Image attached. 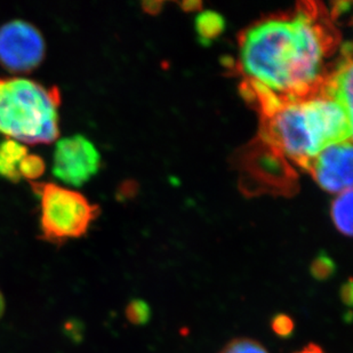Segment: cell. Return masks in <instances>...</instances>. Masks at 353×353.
<instances>
[{
  "label": "cell",
  "instance_id": "1",
  "mask_svg": "<svg viewBox=\"0 0 353 353\" xmlns=\"http://www.w3.org/2000/svg\"><path fill=\"white\" fill-rule=\"evenodd\" d=\"M332 37L316 10L299 8L245 31L239 64L256 93L280 100L310 95L323 78Z\"/></svg>",
  "mask_w": 353,
  "mask_h": 353
},
{
  "label": "cell",
  "instance_id": "2",
  "mask_svg": "<svg viewBox=\"0 0 353 353\" xmlns=\"http://www.w3.org/2000/svg\"><path fill=\"white\" fill-rule=\"evenodd\" d=\"M268 116V141L280 156L303 166L328 145L352 137V114L325 94L283 101Z\"/></svg>",
  "mask_w": 353,
  "mask_h": 353
},
{
  "label": "cell",
  "instance_id": "3",
  "mask_svg": "<svg viewBox=\"0 0 353 353\" xmlns=\"http://www.w3.org/2000/svg\"><path fill=\"white\" fill-rule=\"evenodd\" d=\"M60 90L27 78L0 77V133L24 144L59 137Z\"/></svg>",
  "mask_w": 353,
  "mask_h": 353
},
{
  "label": "cell",
  "instance_id": "4",
  "mask_svg": "<svg viewBox=\"0 0 353 353\" xmlns=\"http://www.w3.org/2000/svg\"><path fill=\"white\" fill-rule=\"evenodd\" d=\"M40 199V230L43 239L61 243L86 234L97 207L77 191L54 183L30 182Z\"/></svg>",
  "mask_w": 353,
  "mask_h": 353
},
{
  "label": "cell",
  "instance_id": "5",
  "mask_svg": "<svg viewBox=\"0 0 353 353\" xmlns=\"http://www.w3.org/2000/svg\"><path fill=\"white\" fill-rule=\"evenodd\" d=\"M45 40L32 24L14 20L0 28V64L12 72H29L45 57Z\"/></svg>",
  "mask_w": 353,
  "mask_h": 353
},
{
  "label": "cell",
  "instance_id": "6",
  "mask_svg": "<svg viewBox=\"0 0 353 353\" xmlns=\"http://www.w3.org/2000/svg\"><path fill=\"white\" fill-rule=\"evenodd\" d=\"M97 147L83 135L59 141L54 151L53 173L59 180L74 187L86 183L100 170Z\"/></svg>",
  "mask_w": 353,
  "mask_h": 353
},
{
  "label": "cell",
  "instance_id": "7",
  "mask_svg": "<svg viewBox=\"0 0 353 353\" xmlns=\"http://www.w3.org/2000/svg\"><path fill=\"white\" fill-rule=\"evenodd\" d=\"M319 187L330 194L352 190L353 149L351 141L332 144L320 151L309 166Z\"/></svg>",
  "mask_w": 353,
  "mask_h": 353
},
{
  "label": "cell",
  "instance_id": "8",
  "mask_svg": "<svg viewBox=\"0 0 353 353\" xmlns=\"http://www.w3.org/2000/svg\"><path fill=\"white\" fill-rule=\"evenodd\" d=\"M352 62L350 57L343 61L330 80L325 83L326 97L336 101L352 114Z\"/></svg>",
  "mask_w": 353,
  "mask_h": 353
},
{
  "label": "cell",
  "instance_id": "9",
  "mask_svg": "<svg viewBox=\"0 0 353 353\" xmlns=\"http://www.w3.org/2000/svg\"><path fill=\"white\" fill-rule=\"evenodd\" d=\"M28 154L24 144L7 139L0 144V175L12 182H19L21 179L19 167Z\"/></svg>",
  "mask_w": 353,
  "mask_h": 353
},
{
  "label": "cell",
  "instance_id": "10",
  "mask_svg": "<svg viewBox=\"0 0 353 353\" xmlns=\"http://www.w3.org/2000/svg\"><path fill=\"white\" fill-rule=\"evenodd\" d=\"M352 190L336 194L330 208L334 225L344 236H352Z\"/></svg>",
  "mask_w": 353,
  "mask_h": 353
},
{
  "label": "cell",
  "instance_id": "11",
  "mask_svg": "<svg viewBox=\"0 0 353 353\" xmlns=\"http://www.w3.org/2000/svg\"><path fill=\"white\" fill-rule=\"evenodd\" d=\"M225 27L223 17L220 14L207 10L196 17V28L199 37L205 41H210L217 37Z\"/></svg>",
  "mask_w": 353,
  "mask_h": 353
},
{
  "label": "cell",
  "instance_id": "12",
  "mask_svg": "<svg viewBox=\"0 0 353 353\" xmlns=\"http://www.w3.org/2000/svg\"><path fill=\"white\" fill-rule=\"evenodd\" d=\"M19 172L21 177H26L30 181L36 180L45 172V163L43 158H40L37 154H28L21 161Z\"/></svg>",
  "mask_w": 353,
  "mask_h": 353
},
{
  "label": "cell",
  "instance_id": "13",
  "mask_svg": "<svg viewBox=\"0 0 353 353\" xmlns=\"http://www.w3.org/2000/svg\"><path fill=\"white\" fill-rule=\"evenodd\" d=\"M221 353H269L267 349L256 341L238 339L231 341Z\"/></svg>",
  "mask_w": 353,
  "mask_h": 353
},
{
  "label": "cell",
  "instance_id": "14",
  "mask_svg": "<svg viewBox=\"0 0 353 353\" xmlns=\"http://www.w3.org/2000/svg\"><path fill=\"white\" fill-rule=\"evenodd\" d=\"M150 307L144 301H133L126 309V316L130 323L143 325L150 318Z\"/></svg>",
  "mask_w": 353,
  "mask_h": 353
},
{
  "label": "cell",
  "instance_id": "15",
  "mask_svg": "<svg viewBox=\"0 0 353 353\" xmlns=\"http://www.w3.org/2000/svg\"><path fill=\"white\" fill-rule=\"evenodd\" d=\"M271 327L278 336L288 337L293 333L294 321L286 314H278L272 319Z\"/></svg>",
  "mask_w": 353,
  "mask_h": 353
},
{
  "label": "cell",
  "instance_id": "16",
  "mask_svg": "<svg viewBox=\"0 0 353 353\" xmlns=\"http://www.w3.org/2000/svg\"><path fill=\"white\" fill-rule=\"evenodd\" d=\"M316 279H327L334 272V263L327 256H320L314 261L311 268Z\"/></svg>",
  "mask_w": 353,
  "mask_h": 353
},
{
  "label": "cell",
  "instance_id": "17",
  "mask_svg": "<svg viewBox=\"0 0 353 353\" xmlns=\"http://www.w3.org/2000/svg\"><path fill=\"white\" fill-rule=\"evenodd\" d=\"M341 296H342V301L343 303L351 305L352 304V283L351 280H349L347 283H344L341 290Z\"/></svg>",
  "mask_w": 353,
  "mask_h": 353
},
{
  "label": "cell",
  "instance_id": "18",
  "mask_svg": "<svg viewBox=\"0 0 353 353\" xmlns=\"http://www.w3.org/2000/svg\"><path fill=\"white\" fill-rule=\"evenodd\" d=\"M296 353H325L323 352V349L319 347V345H316V344H309L307 347H303L302 350L299 351Z\"/></svg>",
  "mask_w": 353,
  "mask_h": 353
},
{
  "label": "cell",
  "instance_id": "19",
  "mask_svg": "<svg viewBox=\"0 0 353 353\" xmlns=\"http://www.w3.org/2000/svg\"><path fill=\"white\" fill-rule=\"evenodd\" d=\"M3 310H5V302H3V297L0 293V316L3 314Z\"/></svg>",
  "mask_w": 353,
  "mask_h": 353
}]
</instances>
